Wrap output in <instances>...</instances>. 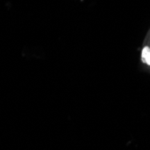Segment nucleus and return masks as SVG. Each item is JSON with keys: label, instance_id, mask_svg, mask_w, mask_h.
Here are the masks:
<instances>
[{"label": "nucleus", "instance_id": "1", "mask_svg": "<svg viewBox=\"0 0 150 150\" xmlns=\"http://www.w3.org/2000/svg\"><path fill=\"white\" fill-rule=\"evenodd\" d=\"M141 59L143 63L150 66V47H144L141 52Z\"/></svg>", "mask_w": 150, "mask_h": 150}]
</instances>
